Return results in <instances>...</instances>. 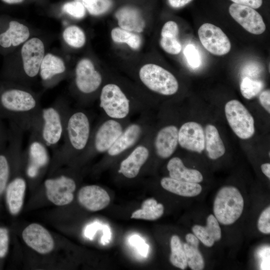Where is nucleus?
Segmentation results:
<instances>
[{
  "instance_id": "obj_17",
  "label": "nucleus",
  "mask_w": 270,
  "mask_h": 270,
  "mask_svg": "<svg viewBox=\"0 0 270 270\" xmlns=\"http://www.w3.org/2000/svg\"><path fill=\"white\" fill-rule=\"evenodd\" d=\"M44 54V44L40 39L33 38L24 44L21 54L24 74L27 78H34L38 75Z\"/></svg>"
},
{
  "instance_id": "obj_43",
  "label": "nucleus",
  "mask_w": 270,
  "mask_h": 270,
  "mask_svg": "<svg viewBox=\"0 0 270 270\" xmlns=\"http://www.w3.org/2000/svg\"><path fill=\"white\" fill-rule=\"evenodd\" d=\"M259 100L262 107L268 112H270V91L266 90L260 95Z\"/></svg>"
},
{
  "instance_id": "obj_18",
  "label": "nucleus",
  "mask_w": 270,
  "mask_h": 270,
  "mask_svg": "<svg viewBox=\"0 0 270 270\" xmlns=\"http://www.w3.org/2000/svg\"><path fill=\"white\" fill-rule=\"evenodd\" d=\"M22 237L25 243L30 248L41 254L52 251L54 241L49 232L38 224L32 223L22 231Z\"/></svg>"
},
{
  "instance_id": "obj_8",
  "label": "nucleus",
  "mask_w": 270,
  "mask_h": 270,
  "mask_svg": "<svg viewBox=\"0 0 270 270\" xmlns=\"http://www.w3.org/2000/svg\"><path fill=\"white\" fill-rule=\"evenodd\" d=\"M104 83L102 74L88 58H82L77 64L74 73V85L80 96L82 104L86 105L100 92Z\"/></svg>"
},
{
  "instance_id": "obj_7",
  "label": "nucleus",
  "mask_w": 270,
  "mask_h": 270,
  "mask_svg": "<svg viewBox=\"0 0 270 270\" xmlns=\"http://www.w3.org/2000/svg\"><path fill=\"white\" fill-rule=\"evenodd\" d=\"M130 122V120H118L104 116L92 128L88 145L80 156L106 153Z\"/></svg>"
},
{
  "instance_id": "obj_11",
  "label": "nucleus",
  "mask_w": 270,
  "mask_h": 270,
  "mask_svg": "<svg viewBox=\"0 0 270 270\" xmlns=\"http://www.w3.org/2000/svg\"><path fill=\"white\" fill-rule=\"evenodd\" d=\"M224 112L230 126L238 138L245 140L253 136L255 131L254 118L240 102L236 100L228 102Z\"/></svg>"
},
{
  "instance_id": "obj_36",
  "label": "nucleus",
  "mask_w": 270,
  "mask_h": 270,
  "mask_svg": "<svg viewBox=\"0 0 270 270\" xmlns=\"http://www.w3.org/2000/svg\"><path fill=\"white\" fill-rule=\"evenodd\" d=\"M86 9L92 16H98L106 12L112 7V0H80Z\"/></svg>"
},
{
  "instance_id": "obj_2",
  "label": "nucleus",
  "mask_w": 270,
  "mask_h": 270,
  "mask_svg": "<svg viewBox=\"0 0 270 270\" xmlns=\"http://www.w3.org/2000/svg\"><path fill=\"white\" fill-rule=\"evenodd\" d=\"M42 106L30 91L11 86L0 90V117L24 132L30 131Z\"/></svg>"
},
{
  "instance_id": "obj_1",
  "label": "nucleus",
  "mask_w": 270,
  "mask_h": 270,
  "mask_svg": "<svg viewBox=\"0 0 270 270\" xmlns=\"http://www.w3.org/2000/svg\"><path fill=\"white\" fill-rule=\"evenodd\" d=\"M98 96L104 116L112 119L130 120L134 114L149 112L152 108L146 92H130L114 80L104 82Z\"/></svg>"
},
{
  "instance_id": "obj_6",
  "label": "nucleus",
  "mask_w": 270,
  "mask_h": 270,
  "mask_svg": "<svg viewBox=\"0 0 270 270\" xmlns=\"http://www.w3.org/2000/svg\"><path fill=\"white\" fill-rule=\"evenodd\" d=\"M149 112L140 114L137 120L129 122L115 142L104 153L106 158L125 156L152 130Z\"/></svg>"
},
{
  "instance_id": "obj_42",
  "label": "nucleus",
  "mask_w": 270,
  "mask_h": 270,
  "mask_svg": "<svg viewBox=\"0 0 270 270\" xmlns=\"http://www.w3.org/2000/svg\"><path fill=\"white\" fill-rule=\"evenodd\" d=\"M0 117V150L7 143L9 136V128H7Z\"/></svg>"
},
{
  "instance_id": "obj_10",
  "label": "nucleus",
  "mask_w": 270,
  "mask_h": 270,
  "mask_svg": "<svg viewBox=\"0 0 270 270\" xmlns=\"http://www.w3.org/2000/svg\"><path fill=\"white\" fill-rule=\"evenodd\" d=\"M152 130L120 163L118 172L128 179L136 178L152 152Z\"/></svg>"
},
{
  "instance_id": "obj_21",
  "label": "nucleus",
  "mask_w": 270,
  "mask_h": 270,
  "mask_svg": "<svg viewBox=\"0 0 270 270\" xmlns=\"http://www.w3.org/2000/svg\"><path fill=\"white\" fill-rule=\"evenodd\" d=\"M118 27L136 34L142 32L146 23L140 11L131 6L119 8L115 13Z\"/></svg>"
},
{
  "instance_id": "obj_40",
  "label": "nucleus",
  "mask_w": 270,
  "mask_h": 270,
  "mask_svg": "<svg viewBox=\"0 0 270 270\" xmlns=\"http://www.w3.org/2000/svg\"><path fill=\"white\" fill-rule=\"evenodd\" d=\"M9 246V236L8 230L4 228H0V258L4 257L8 251Z\"/></svg>"
},
{
  "instance_id": "obj_50",
  "label": "nucleus",
  "mask_w": 270,
  "mask_h": 270,
  "mask_svg": "<svg viewBox=\"0 0 270 270\" xmlns=\"http://www.w3.org/2000/svg\"><path fill=\"white\" fill-rule=\"evenodd\" d=\"M3 2L8 4H16L22 2L24 0H2Z\"/></svg>"
},
{
  "instance_id": "obj_12",
  "label": "nucleus",
  "mask_w": 270,
  "mask_h": 270,
  "mask_svg": "<svg viewBox=\"0 0 270 270\" xmlns=\"http://www.w3.org/2000/svg\"><path fill=\"white\" fill-rule=\"evenodd\" d=\"M30 132V136L24 154L28 160L26 175L32 179L38 176L40 170L48 164L50 159L48 148L35 132Z\"/></svg>"
},
{
  "instance_id": "obj_28",
  "label": "nucleus",
  "mask_w": 270,
  "mask_h": 270,
  "mask_svg": "<svg viewBox=\"0 0 270 270\" xmlns=\"http://www.w3.org/2000/svg\"><path fill=\"white\" fill-rule=\"evenodd\" d=\"M204 148L210 159L216 160L222 156L226 148L218 131L214 126L208 124L204 131Z\"/></svg>"
},
{
  "instance_id": "obj_27",
  "label": "nucleus",
  "mask_w": 270,
  "mask_h": 270,
  "mask_svg": "<svg viewBox=\"0 0 270 270\" xmlns=\"http://www.w3.org/2000/svg\"><path fill=\"white\" fill-rule=\"evenodd\" d=\"M162 186L166 190L179 196L192 197L202 192V186L198 183L190 182L164 177L160 180Z\"/></svg>"
},
{
  "instance_id": "obj_24",
  "label": "nucleus",
  "mask_w": 270,
  "mask_h": 270,
  "mask_svg": "<svg viewBox=\"0 0 270 270\" xmlns=\"http://www.w3.org/2000/svg\"><path fill=\"white\" fill-rule=\"evenodd\" d=\"M192 230L199 240L208 247L212 246L222 236L219 222L212 214L208 216L206 226L196 224L192 228Z\"/></svg>"
},
{
  "instance_id": "obj_29",
  "label": "nucleus",
  "mask_w": 270,
  "mask_h": 270,
  "mask_svg": "<svg viewBox=\"0 0 270 270\" xmlns=\"http://www.w3.org/2000/svg\"><path fill=\"white\" fill-rule=\"evenodd\" d=\"M64 61L59 57L48 54L44 56L40 68V74L43 81L46 82L66 71Z\"/></svg>"
},
{
  "instance_id": "obj_48",
  "label": "nucleus",
  "mask_w": 270,
  "mask_h": 270,
  "mask_svg": "<svg viewBox=\"0 0 270 270\" xmlns=\"http://www.w3.org/2000/svg\"><path fill=\"white\" fill-rule=\"evenodd\" d=\"M102 229L103 231V236L102 238V244H106L108 242L110 238V228L104 225L102 226Z\"/></svg>"
},
{
  "instance_id": "obj_47",
  "label": "nucleus",
  "mask_w": 270,
  "mask_h": 270,
  "mask_svg": "<svg viewBox=\"0 0 270 270\" xmlns=\"http://www.w3.org/2000/svg\"><path fill=\"white\" fill-rule=\"evenodd\" d=\"M192 0H168L170 6L174 8H182Z\"/></svg>"
},
{
  "instance_id": "obj_25",
  "label": "nucleus",
  "mask_w": 270,
  "mask_h": 270,
  "mask_svg": "<svg viewBox=\"0 0 270 270\" xmlns=\"http://www.w3.org/2000/svg\"><path fill=\"white\" fill-rule=\"evenodd\" d=\"M170 177L176 180L199 183L203 180L200 171L186 167L182 160L178 156L170 158L166 165Z\"/></svg>"
},
{
  "instance_id": "obj_22",
  "label": "nucleus",
  "mask_w": 270,
  "mask_h": 270,
  "mask_svg": "<svg viewBox=\"0 0 270 270\" xmlns=\"http://www.w3.org/2000/svg\"><path fill=\"white\" fill-rule=\"evenodd\" d=\"M26 189L24 179L17 176L8 182L6 188V198L8 210L11 214L16 215L22 209Z\"/></svg>"
},
{
  "instance_id": "obj_38",
  "label": "nucleus",
  "mask_w": 270,
  "mask_h": 270,
  "mask_svg": "<svg viewBox=\"0 0 270 270\" xmlns=\"http://www.w3.org/2000/svg\"><path fill=\"white\" fill-rule=\"evenodd\" d=\"M184 53L191 68H196L200 66L201 64L200 54L193 44L187 45L184 48Z\"/></svg>"
},
{
  "instance_id": "obj_3",
  "label": "nucleus",
  "mask_w": 270,
  "mask_h": 270,
  "mask_svg": "<svg viewBox=\"0 0 270 270\" xmlns=\"http://www.w3.org/2000/svg\"><path fill=\"white\" fill-rule=\"evenodd\" d=\"M92 130L89 113L81 108H70L68 115L63 142L56 152L61 160L81 155L89 142Z\"/></svg>"
},
{
  "instance_id": "obj_9",
  "label": "nucleus",
  "mask_w": 270,
  "mask_h": 270,
  "mask_svg": "<svg viewBox=\"0 0 270 270\" xmlns=\"http://www.w3.org/2000/svg\"><path fill=\"white\" fill-rule=\"evenodd\" d=\"M244 206L243 198L236 188L223 187L219 190L214 199V216L222 224H232L240 216Z\"/></svg>"
},
{
  "instance_id": "obj_41",
  "label": "nucleus",
  "mask_w": 270,
  "mask_h": 270,
  "mask_svg": "<svg viewBox=\"0 0 270 270\" xmlns=\"http://www.w3.org/2000/svg\"><path fill=\"white\" fill-rule=\"evenodd\" d=\"M130 244L136 246L138 252L142 256H146L148 253V246L138 236L134 235L130 237Z\"/></svg>"
},
{
  "instance_id": "obj_39",
  "label": "nucleus",
  "mask_w": 270,
  "mask_h": 270,
  "mask_svg": "<svg viewBox=\"0 0 270 270\" xmlns=\"http://www.w3.org/2000/svg\"><path fill=\"white\" fill-rule=\"evenodd\" d=\"M258 230L262 233H270V207L268 206L261 213L258 222Z\"/></svg>"
},
{
  "instance_id": "obj_31",
  "label": "nucleus",
  "mask_w": 270,
  "mask_h": 270,
  "mask_svg": "<svg viewBox=\"0 0 270 270\" xmlns=\"http://www.w3.org/2000/svg\"><path fill=\"white\" fill-rule=\"evenodd\" d=\"M112 40L118 44H126L133 50H138L142 44V38L140 34L131 32L118 26L114 28L110 32Z\"/></svg>"
},
{
  "instance_id": "obj_20",
  "label": "nucleus",
  "mask_w": 270,
  "mask_h": 270,
  "mask_svg": "<svg viewBox=\"0 0 270 270\" xmlns=\"http://www.w3.org/2000/svg\"><path fill=\"white\" fill-rule=\"evenodd\" d=\"M78 200L82 206L92 212L102 210L110 202L107 192L97 185H88L82 187L78 195Z\"/></svg>"
},
{
  "instance_id": "obj_15",
  "label": "nucleus",
  "mask_w": 270,
  "mask_h": 270,
  "mask_svg": "<svg viewBox=\"0 0 270 270\" xmlns=\"http://www.w3.org/2000/svg\"><path fill=\"white\" fill-rule=\"evenodd\" d=\"M178 127L173 124L164 126L154 130L153 128L152 152L159 158L166 159L171 156L178 144Z\"/></svg>"
},
{
  "instance_id": "obj_49",
  "label": "nucleus",
  "mask_w": 270,
  "mask_h": 270,
  "mask_svg": "<svg viewBox=\"0 0 270 270\" xmlns=\"http://www.w3.org/2000/svg\"><path fill=\"white\" fill-rule=\"evenodd\" d=\"M261 170L264 174L268 178H270V163H265L261 165Z\"/></svg>"
},
{
  "instance_id": "obj_37",
  "label": "nucleus",
  "mask_w": 270,
  "mask_h": 270,
  "mask_svg": "<svg viewBox=\"0 0 270 270\" xmlns=\"http://www.w3.org/2000/svg\"><path fill=\"white\" fill-rule=\"evenodd\" d=\"M62 10L66 13L78 19L84 18L86 13L84 6L78 0L66 2L64 4Z\"/></svg>"
},
{
  "instance_id": "obj_16",
  "label": "nucleus",
  "mask_w": 270,
  "mask_h": 270,
  "mask_svg": "<svg viewBox=\"0 0 270 270\" xmlns=\"http://www.w3.org/2000/svg\"><path fill=\"white\" fill-rule=\"evenodd\" d=\"M231 16L246 30L254 34H260L266 30L261 15L250 6L232 3L228 8Z\"/></svg>"
},
{
  "instance_id": "obj_35",
  "label": "nucleus",
  "mask_w": 270,
  "mask_h": 270,
  "mask_svg": "<svg viewBox=\"0 0 270 270\" xmlns=\"http://www.w3.org/2000/svg\"><path fill=\"white\" fill-rule=\"evenodd\" d=\"M264 87L263 82L260 80L245 77L240 84V90L242 96L250 100L257 95Z\"/></svg>"
},
{
  "instance_id": "obj_23",
  "label": "nucleus",
  "mask_w": 270,
  "mask_h": 270,
  "mask_svg": "<svg viewBox=\"0 0 270 270\" xmlns=\"http://www.w3.org/2000/svg\"><path fill=\"white\" fill-rule=\"evenodd\" d=\"M179 28L174 21L170 20L163 26L160 32V44L166 52L170 54H178L182 46L178 38Z\"/></svg>"
},
{
  "instance_id": "obj_5",
  "label": "nucleus",
  "mask_w": 270,
  "mask_h": 270,
  "mask_svg": "<svg viewBox=\"0 0 270 270\" xmlns=\"http://www.w3.org/2000/svg\"><path fill=\"white\" fill-rule=\"evenodd\" d=\"M137 78L147 94L150 92L163 96H170L176 94L179 88V84L175 76L155 64L146 63L142 65L138 71Z\"/></svg>"
},
{
  "instance_id": "obj_45",
  "label": "nucleus",
  "mask_w": 270,
  "mask_h": 270,
  "mask_svg": "<svg viewBox=\"0 0 270 270\" xmlns=\"http://www.w3.org/2000/svg\"><path fill=\"white\" fill-rule=\"evenodd\" d=\"M102 226L98 222H94L87 226L84 231L86 236L92 238L96 232L101 228Z\"/></svg>"
},
{
  "instance_id": "obj_34",
  "label": "nucleus",
  "mask_w": 270,
  "mask_h": 270,
  "mask_svg": "<svg viewBox=\"0 0 270 270\" xmlns=\"http://www.w3.org/2000/svg\"><path fill=\"white\" fill-rule=\"evenodd\" d=\"M64 41L70 46L80 48L86 43V37L84 31L76 26L66 28L63 32Z\"/></svg>"
},
{
  "instance_id": "obj_44",
  "label": "nucleus",
  "mask_w": 270,
  "mask_h": 270,
  "mask_svg": "<svg viewBox=\"0 0 270 270\" xmlns=\"http://www.w3.org/2000/svg\"><path fill=\"white\" fill-rule=\"evenodd\" d=\"M234 3L258 8L262 4V0H230Z\"/></svg>"
},
{
  "instance_id": "obj_19",
  "label": "nucleus",
  "mask_w": 270,
  "mask_h": 270,
  "mask_svg": "<svg viewBox=\"0 0 270 270\" xmlns=\"http://www.w3.org/2000/svg\"><path fill=\"white\" fill-rule=\"evenodd\" d=\"M178 144L188 150L201 153L204 148V132L198 122H188L178 128Z\"/></svg>"
},
{
  "instance_id": "obj_14",
  "label": "nucleus",
  "mask_w": 270,
  "mask_h": 270,
  "mask_svg": "<svg viewBox=\"0 0 270 270\" xmlns=\"http://www.w3.org/2000/svg\"><path fill=\"white\" fill-rule=\"evenodd\" d=\"M198 35L203 46L210 53L223 56L230 50L231 44L227 36L219 27L210 23L202 24Z\"/></svg>"
},
{
  "instance_id": "obj_4",
  "label": "nucleus",
  "mask_w": 270,
  "mask_h": 270,
  "mask_svg": "<svg viewBox=\"0 0 270 270\" xmlns=\"http://www.w3.org/2000/svg\"><path fill=\"white\" fill-rule=\"evenodd\" d=\"M71 108L64 102L41 108L29 132H35L50 148H56L63 138L65 124Z\"/></svg>"
},
{
  "instance_id": "obj_46",
  "label": "nucleus",
  "mask_w": 270,
  "mask_h": 270,
  "mask_svg": "<svg viewBox=\"0 0 270 270\" xmlns=\"http://www.w3.org/2000/svg\"><path fill=\"white\" fill-rule=\"evenodd\" d=\"M260 68L259 66L256 65V64H250L246 65L244 68L242 72L246 74L249 76H255L259 74L260 72Z\"/></svg>"
},
{
  "instance_id": "obj_33",
  "label": "nucleus",
  "mask_w": 270,
  "mask_h": 270,
  "mask_svg": "<svg viewBox=\"0 0 270 270\" xmlns=\"http://www.w3.org/2000/svg\"><path fill=\"white\" fill-rule=\"evenodd\" d=\"M198 245L188 242L183 244L187 264L192 270H202L204 267V258L198 250Z\"/></svg>"
},
{
  "instance_id": "obj_26",
  "label": "nucleus",
  "mask_w": 270,
  "mask_h": 270,
  "mask_svg": "<svg viewBox=\"0 0 270 270\" xmlns=\"http://www.w3.org/2000/svg\"><path fill=\"white\" fill-rule=\"evenodd\" d=\"M30 36L28 28L16 21H11L6 31L0 34V46L4 48L17 46Z\"/></svg>"
},
{
  "instance_id": "obj_32",
  "label": "nucleus",
  "mask_w": 270,
  "mask_h": 270,
  "mask_svg": "<svg viewBox=\"0 0 270 270\" xmlns=\"http://www.w3.org/2000/svg\"><path fill=\"white\" fill-rule=\"evenodd\" d=\"M171 254L170 262L176 267L184 270L188 266L183 245L180 238L174 235L170 239Z\"/></svg>"
},
{
  "instance_id": "obj_13",
  "label": "nucleus",
  "mask_w": 270,
  "mask_h": 270,
  "mask_svg": "<svg viewBox=\"0 0 270 270\" xmlns=\"http://www.w3.org/2000/svg\"><path fill=\"white\" fill-rule=\"evenodd\" d=\"M44 185L47 198L54 204L63 206L72 201L76 182L70 176L62 174L48 178Z\"/></svg>"
},
{
  "instance_id": "obj_30",
  "label": "nucleus",
  "mask_w": 270,
  "mask_h": 270,
  "mask_svg": "<svg viewBox=\"0 0 270 270\" xmlns=\"http://www.w3.org/2000/svg\"><path fill=\"white\" fill-rule=\"evenodd\" d=\"M164 206L156 200L150 198L146 200L142 204V208L132 212L131 218L154 220L159 218L164 214Z\"/></svg>"
}]
</instances>
